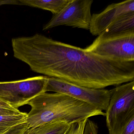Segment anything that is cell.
I'll list each match as a JSON object with an SVG mask.
<instances>
[{
	"instance_id": "277c9868",
	"label": "cell",
	"mask_w": 134,
	"mask_h": 134,
	"mask_svg": "<svg viewBox=\"0 0 134 134\" xmlns=\"http://www.w3.org/2000/svg\"><path fill=\"white\" fill-rule=\"evenodd\" d=\"M102 58L124 62H134V30L107 37L98 36L85 48Z\"/></svg>"
},
{
	"instance_id": "5bb4252c",
	"label": "cell",
	"mask_w": 134,
	"mask_h": 134,
	"mask_svg": "<svg viewBox=\"0 0 134 134\" xmlns=\"http://www.w3.org/2000/svg\"><path fill=\"white\" fill-rule=\"evenodd\" d=\"M29 129L25 121L10 128L2 134H27Z\"/></svg>"
},
{
	"instance_id": "52a82bcc",
	"label": "cell",
	"mask_w": 134,
	"mask_h": 134,
	"mask_svg": "<svg viewBox=\"0 0 134 134\" xmlns=\"http://www.w3.org/2000/svg\"><path fill=\"white\" fill-rule=\"evenodd\" d=\"M92 0H71L44 26L46 30L60 26L89 30L92 19Z\"/></svg>"
},
{
	"instance_id": "6da1fadb",
	"label": "cell",
	"mask_w": 134,
	"mask_h": 134,
	"mask_svg": "<svg viewBox=\"0 0 134 134\" xmlns=\"http://www.w3.org/2000/svg\"><path fill=\"white\" fill-rule=\"evenodd\" d=\"M12 45L15 58L49 77L94 89L134 81V62L105 58L41 34L13 38Z\"/></svg>"
},
{
	"instance_id": "9c48e42d",
	"label": "cell",
	"mask_w": 134,
	"mask_h": 134,
	"mask_svg": "<svg viewBox=\"0 0 134 134\" xmlns=\"http://www.w3.org/2000/svg\"><path fill=\"white\" fill-rule=\"evenodd\" d=\"M134 30V12L121 15L98 36L107 37Z\"/></svg>"
},
{
	"instance_id": "ac0fdd59",
	"label": "cell",
	"mask_w": 134,
	"mask_h": 134,
	"mask_svg": "<svg viewBox=\"0 0 134 134\" xmlns=\"http://www.w3.org/2000/svg\"><path fill=\"white\" fill-rule=\"evenodd\" d=\"M5 4L20 5L19 1L18 0H0V6Z\"/></svg>"
},
{
	"instance_id": "30bf717a",
	"label": "cell",
	"mask_w": 134,
	"mask_h": 134,
	"mask_svg": "<svg viewBox=\"0 0 134 134\" xmlns=\"http://www.w3.org/2000/svg\"><path fill=\"white\" fill-rule=\"evenodd\" d=\"M71 0H19L20 5H27L51 12L55 15L60 12Z\"/></svg>"
},
{
	"instance_id": "ba28073f",
	"label": "cell",
	"mask_w": 134,
	"mask_h": 134,
	"mask_svg": "<svg viewBox=\"0 0 134 134\" xmlns=\"http://www.w3.org/2000/svg\"><path fill=\"white\" fill-rule=\"evenodd\" d=\"M132 12H134V0L110 4L100 13L92 15L90 32L93 36H98L118 18Z\"/></svg>"
},
{
	"instance_id": "9a60e30c",
	"label": "cell",
	"mask_w": 134,
	"mask_h": 134,
	"mask_svg": "<svg viewBox=\"0 0 134 134\" xmlns=\"http://www.w3.org/2000/svg\"><path fill=\"white\" fill-rule=\"evenodd\" d=\"M21 112L5 103H0V115H14L19 114Z\"/></svg>"
},
{
	"instance_id": "d6986e66",
	"label": "cell",
	"mask_w": 134,
	"mask_h": 134,
	"mask_svg": "<svg viewBox=\"0 0 134 134\" xmlns=\"http://www.w3.org/2000/svg\"><path fill=\"white\" fill-rule=\"evenodd\" d=\"M10 128H0V134H3Z\"/></svg>"
},
{
	"instance_id": "7a4b0ae2",
	"label": "cell",
	"mask_w": 134,
	"mask_h": 134,
	"mask_svg": "<svg viewBox=\"0 0 134 134\" xmlns=\"http://www.w3.org/2000/svg\"><path fill=\"white\" fill-rule=\"evenodd\" d=\"M26 121L30 128L53 121L72 123L92 116H105L103 111L91 105L59 93L44 92L31 99Z\"/></svg>"
},
{
	"instance_id": "5b68a950",
	"label": "cell",
	"mask_w": 134,
	"mask_h": 134,
	"mask_svg": "<svg viewBox=\"0 0 134 134\" xmlns=\"http://www.w3.org/2000/svg\"><path fill=\"white\" fill-rule=\"evenodd\" d=\"M48 77H34L23 80L0 82V101L15 109L39 95L46 92Z\"/></svg>"
},
{
	"instance_id": "3957f363",
	"label": "cell",
	"mask_w": 134,
	"mask_h": 134,
	"mask_svg": "<svg viewBox=\"0 0 134 134\" xmlns=\"http://www.w3.org/2000/svg\"><path fill=\"white\" fill-rule=\"evenodd\" d=\"M110 91L105 113L107 127L109 134H119L134 116V81L118 85Z\"/></svg>"
},
{
	"instance_id": "8fae6325",
	"label": "cell",
	"mask_w": 134,
	"mask_h": 134,
	"mask_svg": "<svg viewBox=\"0 0 134 134\" xmlns=\"http://www.w3.org/2000/svg\"><path fill=\"white\" fill-rule=\"evenodd\" d=\"M72 124L62 121H53L30 128L27 134H65Z\"/></svg>"
},
{
	"instance_id": "e0dca14e",
	"label": "cell",
	"mask_w": 134,
	"mask_h": 134,
	"mask_svg": "<svg viewBox=\"0 0 134 134\" xmlns=\"http://www.w3.org/2000/svg\"><path fill=\"white\" fill-rule=\"evenodd\" d=\"M119 134H134V116L124 126Z\"/></svg>"
},
{
	"instance_id": "8992f818",
	"label": "cell",
	"mask_w": 134,
	"mask_h": 134,
	"mask_svg": "<svg viewBox=\"0 0 134 134\" xmlns=\"http://www.w3.org/2000/svg\"><path fill=\"white\" fill-rule=\"evenodd\" d=\"M45 92L66 95L102 111L107 109L110 96V90L85 87L53 77H48Z\"/></svg>"
},
{
	"instance_id": "7c38bea8",
	"label": "cell",
	"mask_w": 134,
	"mask_h": 134,
	"mask_svg": "<svg viewBox=\"0 0 134 134\" xmlns=\"http://www.w3.org/2000/svg\"><path fill=\"white\" fill-rule=\"evenodd\" d=\"M27 114L25 113L14 115H0V128H10L26 120Z\"/></svg>"
},
{
	"instance_id": "ffe728a7",
	"label": "cell",
	"mask_w": 134,
	"mask_h": 134,
	"mask_svg": "<svg viewBox=\"0 0 134 134\" xmlns=\"http://www.w3.org/2000/svg\"><path fill=\"white\" fill-rule=\"evenodd\" d=\"M4 103V102H1V101H0V103Z\"/></svg>"
},
{
	"instance_id": "4fadbf2b",
	"label": "cell",
	"mask_w": 134,
	"mask_h": 134,
	"mask_svg": "<svg viewBox=\"0 0 134 134\" xmlns=\"http://www.w3.org/2000/svg\"><path fill=\"white\" fill-rule=\"evenodd\" d=\"M88 119L72 123L65 134H83L85 127Z\"/></svg>"
},
{
	"instance_id": "2e32d148",
	"label": "cell",
	"mask_w": 134,
	"mask_h": 134,
	"mask_svg": "<svg viewBox=\"0 0 134 134\" xmlns=\"http://www.w3.org/2000/svg\"><path fill=\"white\" fill-rule=\"evenodd\" d=\"M98 126L94 121L88 119L85 127L83 134H98Z\"/></svg>"
}]
</instances>
